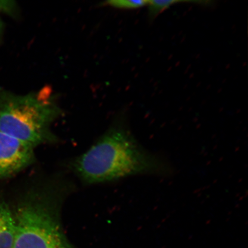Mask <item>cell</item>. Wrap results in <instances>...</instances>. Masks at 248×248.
Returning <instances> with one entry per match:
<instances>
[{
  "label": "cell",
  "instance_id": "obj_1",
  "mask_svg": "<svg viewBox=\"0 0 248 248\" xmlns=\"http://www.w3.org/2000/svg\"><path fill=\"white\" fill-rule=\"evenodd\" d=\"M76 169L89 184L137 175L172 174L170 163L148 151L127 130H110L77 159Z\"/></svg>",
  "mask_w": 248,
  "mask_h": 248
},
{
  "label": "cell",
  "instance_id": "obj_2",
  "mask_svg": "<svg viewBox=\"0 0 248 248\" xmlns=\"http://www.w3.org/2000/svg\"><path fill=\"white\" fill-rule=\"evenodd\" d=\"M61 112L46 89L17 95L0 88V132L33 147L51 139L49 126Z\"/></svg>",
  "mask_w": 248,
  "mask_h": 248
},
{
  "label": "cell",
  "instance_id": "obj_3",
  "mask_svg": "<svg viewBox=\"0 0 248 248\" xmlns=\"http://www.w3.org/2000/svg\"><path fill=\"white\" fill-rule=\"evenodd\" d=\"M15 218L12 248H73L54 210L42 198H32L21 204Z\"/></svg>",
  "mask_w": 248,
  "mask_h": 248
},
{
  "label": "cell",
  "instance_id": "obj_4",
  "mask_svg": "<svg viewBox=\"0 0 248 248\" xmlns=\"http://www.w3.org/2000/svg\"><path fill=\"white\" fill-rule=\"evenodd\" d=\"M33 148L0 132V179L15 174L32 163Z\"/></svg>",
  "mask_w": 248,
  "mask_h": 248
},
{
  "label": "cell",
  "instance_id": "obj_5",
  "mask_svg": "<svg viewBox=\"0 0 248 248\" xmlns=\"http://www.w3.org/2000/svg\"><path fill=\"white\" fill-rule=\"evenodd\" d=\"M15 216L7 204L0 203V248H12L16 234Z\"/></svg>",
  "mask_w": 248,
  "mask_h": 248
},
{
  "label": "cell",
  "instance_id": "obj_6",
  "mask_svg": "<svg viewBox=\"0 0 248 248\" xmlns=\"http://www.w3.org/2000/svg\"><path fill=\"white\" fill-rule=\"evenodd\" d=\"M203 3L206 2L200 1H190V0H167V1H158V0H151L148 1V18L153 21L158 16L163 12L169 9L171 6L178 3Z\"/></svg>",
  "mask_w": 248,
  "mask_h": 248
},
{
  "label": "cell",
  "instance_id": "obj_7",
  "mask_svg": "<svg viewBox=\"0 0 248 248\" xmlns=\"http://www.w3.org/2000/svg\"><path fill=\"white\" fill-rule=\"evenodd\" d=\"M110 7L123 9H136L146 7L148 4L147 0H111L105 2Z\"/></svg>",
  "mask_w": 248,
  "mask_h": 248
},
{
  "label": "cell",
  "instance_id": "obj_8",
  "mask_svg": "<svg viewBox=\"0 0 248 248\" xmlns=\"http://www.w3.org/2000/svg\"><path fill=\"white\" fill-rule=\"evenodd\" d=\"M17 7L13 1H0V11L9 15L15 16L17 14Z\"/></svg>",
  "mask_w": 248,
  "mask_h": 248
},
{
  "label": "cell",
  "instance_id": "obj_9",
  "mask_svg": "<svg viewBox=\"0 0 248 248\" xmlns=\"http://www.w3.org/2000/svg\"><path fill=\"white\" fill-rule=\"evenodd\" d=\"M3 30V24L1 19H0V39L1 38L2 33Z\"/></svg>",
  "mask_w": 248,
  "mask_h": 248
}]
</instances>
